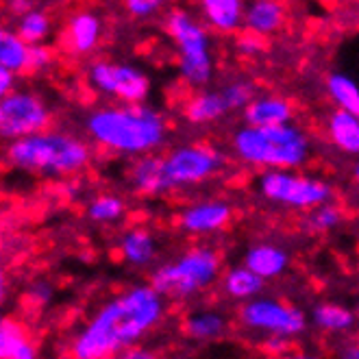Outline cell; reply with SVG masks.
<instances>
[{
    "mask_svg": "<svg viewBox=\"0 0 359 359\" xmlns=\"http://www.w3.org/2000/svg\"><path fill=\"white\" fill-rule=\"evenodd\" d=\"M168 301L151 285L135 283L102 301L72 335L70 359H114L137 346L165 318Z\"/></svg>",
    "mask_w": 359,
    "mask_h": 359,
    "instance_id": "cell-1",
    "label": "cell"
},
{
    "mask_svg": "<svg viewBox=\"0 0 359 359\" xmlns=\"http://www.w3.org/2000/svg\"><path fill=\"white\" fill-rule=\"evenodd\" d=\"M83 129L96 149L137 159L157 155V151L163 149L170 135V122L153 104L111 102L88 111Z\"/></svg>",
    "mask_w": 359,
    "mask_h": 359,
    "instance_id": "cell-2",
    "label": "cell"
},
{
    "mask_svg": "<svg viewBox=\"0 0 359 359\" xmlns=\"http://www.w3.org/2000/svg\"><path fill=\"white\" fill-rule=\"evenodd\" d=\"M3 157L11 170L44 179H68L86 170L94 151L88 140L63 129H50L7 142Z\"/></svg>",
    "mask_w": 359,
    "mask_h": 359,
    "instance_id": "cell-3",
    "label": "cell"
},
{
    "mask_svg": "<svg viewBox=\"0 0 359 359\" xmlns=\"http://www.w3.org/2000/svg\"><path fill=\"white\" fill-rule=\"evenodd\" d=\"M231 151L238 161L262 172L299 170L311 159V137L294 122L270 129L242 124L231 135Z\"/></svg>",
    "mask_w": 359,
    "mask_h": 359,
    "instance_id": "cell-4",
    "label": "cell"
},
{
    "mask_svg": "<svg viewBox=\"0 0 359 359\" xmlns=\"http://www.w3.org/2000/svg\"><path fill=\"white\" fill-rule=\"evenodd\" d=\"M163 31L175 44L181 81L194 92L207 90L216 74V59L205 22L189 9L172 7L163 15Z\"/></svg>",
    "mask_w": 359,
    "mask_h": 359,
    "instance_id": "cell-5",
    "label": "cell"
},
{
    "mask_svg": "<svg viewBox=\"0 0 359 359\" xmlns=\"http://www.w3.org/2000/svg\"><path fill=\"white\" fill-rule=\"evenodd\" d=\"M222 255L209 244L185 248L172 262L151 270L149 283L165 301H187L205 294L222 279Z\"/></svg>",
    "mask_w": 359,
    "mask_h": 359,
    "instance_id": "cell-6",
    "label": "cell"
},
{
    "mask_svg": "<svg viewBox=\"0 0 359 359\" xmlns=\"http://www.w3.org/2000/svg\"><path fill=\"white\" fill-rule=\"evenodd\" d=\"M255 189L270 205L292 211H305V214L325 203H331L335 194L333 185L327 179L299 170L259 172V177L255 179Z\"/></svg>",
    "mask_w": 359,
    "mask_h": 359,
    "instance_id": "cell-7",
    "label": "cell"
},
{
    "mask_svg": "<svg viewBox=\"0 0 359 359\" xmlns=\"http://www.w3.org/2000/svg\"><path fill=\"white\" fill-rule=\"evenodd\" d=\"M238 323L244 331L268 337L294 340L307 331V313L277 297H257L238 307Z\"/></svg>",
    "mask_w": 359,
    "mask_h": 359,
    "instance_id": "cell-8",
    "label": "cell"
},
{
    "mask_svg": "<svg viewBox=\"0 0 359 359\" xmlns=\"http://www.w3.org/2000/svg\"><path fill=\"white\" fill-rule=\"evenodd\" d=\"M86 83L92 92L120 104H142L153 92L151 76L129 61L96 59L86 70Z\"/></svg>",
    "mask_w": 359,
    "mask_h": 359,
    "instance_id": "cell-9",
    "label": "cell"
},
{
    "mask_svg": "<svg viewBox=\"0 0 359 359\" xmlns=\"http://www.w3.org/2000/svg\"><path fill=\"white\" fill-rule=\"evenodd\" d=\"M165 175L170 181L172 192L175 189L196 187L224 170L226 157L216 149V146L205 142L179 144L163 155Z\"/></svg>",
    "mask_w": 359,
    "mask_h": 359,
    "instance_id": "cell-10",
    "label": "cell"
},
{
    "mask_svg": "<svg viewBox=\"0 0 359 359\" xmlns=\"http://www.w3.org/2000/svg\"><path fill=\"white\" fill-rule=\"evenodd\" d=\"M53 129L50 104L33 90H15L0 98V135L7 142Z\"/></svg>",
    "mask_w": 359,
    "mask_h": 359,
    "instance_id": "cell-11",
    "label": "cell"
},
{
    "mask_svg": "<svg viewBox=\"0 0 359 359\" xmlns=\"http://www.w3.org/2000/svg\"><path fill=\"white\" fill-rule=\"evenodd\" d=\"M233 222V207L224 198H201L177 214V226L185 236H216Z\"/></svg>",
    "mask_w": 359,
    "mask_h": 359,
    "instance_id": "cell-12",
    "label": "cell"
},
{
    "mask_svg": "<svg viewBox=\"0 0 359 359\" xmlns=\"http://www.w3.org/2000/svg\"><path fill=\"white\" fill-rule=\"evenodd\" d=\"M102 18L94 9H76L61 29V46L74 57L92 55L102 39Z\"/></svg>",
    "mask_w": 359,
    "mask_h": 359,
    "instance_id": "cell-13",
    "label": "cell"
},
{
    "mask_svg": "<svg viewBox=\"0 0 359 359\" xmlns=\"http://www.w3.org/2000/svg\"><path fill=\"white\" fill-rule=\"evenodd\" d=\"M126 181L131 189L140 196H165L172 192L170 181L165 175V161L163 155H144L137 159H131L126 168Z\"/></svg>",
    "mask_w": 359,
    "mask_h": 359,
    "instance_id": "cell-14",
    "label": "cell"
},
{
    "mask_svg": "<svg viewBox=\"0 0 359 359\" xmlns=\"http://www.w3.org/2000/svg\"><path fill=\"white\" fill-rule=\"evenodd\" d=\"M159 255V242L149 226H129L118 240V257L122 264L135 270L151 268Z\"/></svg>",
    "mask_w": 359,
    "mask_h": 359,
    "instance_id": "cell-15",
    "label": "cell"
},
{
    "mask_svg": "<svg viewBox=\"0 0 359 359\" xmlns=\"http://www.w3.org/2000/svg\"><path fill=\"white\" fill-rule=\"evenodd\" d=\"M242 264L257 274L264 281L279 279L287 272L292 264L290 250L277 242H257L244 250Z\"/></svg>",
    "mask_w": 359,
    "mask_h": 359,
    "instance_id": "cell-16",
    "label": "cell"
},
{
    "mask_svg": "<svg viewBox=\"0 0 359 359\" xmlns=\"http://www.w3.org/2000/svg\"><path fill=\"white\" fill-rule=\"evenodd\" d=\"M246 126L270 129V126H283L294 122V104L279 94H259L248 107L242 111Z\"/></svg>",
    "mask_w": 359,
    "mask_h": 359,
    "instance_id": "cell-17",
    "label": "cell"
},
{
    "mask_svg": "<svg viewBox=\"0 0 359 359\" xmlns=\"http://www.w3.org/2000/svg\"><path fill=\"white\" fill-rule=\"evenodd\" d=\"M198 9L209 31L220 35H240L244 31L246 3L242 0H203Z\"/></svg>",
    "mask_w": 359,
    "mask_h": 359,
    "instance_id": "cell-18",
    "label": "cell"
},
{
    "mask_svg": "<svg viewBox=\"0 0 359 359\" xmlns=\"http://www.w3.org/2000/svg\"><path fill=\"white\" fill-rule=\"evenodd\" d=\"M287 22V9L279 0H252L246 5L244 31L262 39L279 33Z\"/></svg>",
    "mask_w": 359,
    "mask_h": 359,
    "instance_id": "cell-19",
    "label": "cell"
},
{
    "mask_svg": "<svg viewBox=\"0 0 359 359\" xmlns=\"http://www.w3.org/2000/svg\"><path fill=\"white\" fill-rule=\"evenodd\" d=\"M231 114L229 104L222 96V90H198L189 96L183 104V118L185 122L194 126L216 124Z\"/></svg>",
    "mask_w": 359,
    "mask_h": 359,
    "instance_id": "cell-20",
    "label": "cell"
},
{
    "mask_svg": "<svg viewBox=\"0 0 359 359\" xmlns=\"http://www.w3.org/2000/svg\"><path fill=\"white\" fill-rule=\"evenodd\" d=\"M357 311L337 301H318L309 309V323L313 329L329 335H346L357 327Z\"/></svg>",
    "mask_w": 359,
    "mask_h": 359,
    "instance_id": "cell-21",
    "label": "cell"
},
{
    "mask_svg": "<svg viewBox=\"0 0 359 359\" xmlns=\"http://www.w3.org/2000/svg\"><path fill=\"white\" fill-rule=\"evenodd\" d=\"M325 135L337 153L359 159V116L333 109L325 120Z\"/></svg>",
    "mask_w": 359,
    "mask_h": 359,
    "instance_id": "cell-22",
    "label": "cell"
},
{
    "mask_svg": "<svg viewBox=\"0 0 359 359\" xmlns=\"http://www.w3.org/2000/svg\"><path fill=\"white\" fill-rule=\"evenodd\" d=\"M229 333V318L220 309H196L185 316L183 320V335L187 340L209 344L218 342Z\"/></svg>",
    "mask_w": 359,
    "mask_h": 359,
    "instance_id": "cell-23",
    "label": "cell"
},
{
    "mask_svg": "<svg viewBox=\"0 0 359 359\" xmlns=\"http://www.w3.org/2000/svg\"><path fill=\"white\" fill-rule=\"evenodd\" d=\"M264 287H266V281L259 279L257 274L248 270L244 264L231 266L229 270H224L220 279V292L229 301L240 303V305L262 297Z\"/></svg>",
    "mask_w": 359,
    "mask_h": 359,
    "instance_id": "cell-24",
    "label": "cell"
},
{
    "mask_svg": "<svg viewBox=\"0 0 359 359\" xmlns=\"http://www.w3.org/2000/svg\"><path fill=\"white\" fill-rule=\"evenodd\" d=\"M0 359H39L31 331L15 318H3L0 323Z\"/></svg>",
    "mask_w": 359,
    "mask_h": 359,
    "instance_id": "cell-25",
    "label": "cell"
},
{
    "mask_svg": "<svg viewBox=\"0 0 359 359\" xmlns=\"http://www.w3.org/2000/svg\"><path fill=\"white\" fill-rule=\"evenodd\" d=\"M13 31L22 37L29 46H46V39L53 35V18L46 9L29 7L15 15Z\"/></svg>",
    "mask_w": 359,
    "mask_h": 359,
    "instance_id": "cell-26",
    "label": "cell"
},
{
    "mask_svg": "<svg viewBox=\"0 0 359 359\" xmlns=\"http://www.w3.org/2000/svg\"><path fill=\"white\" fill-rule=\"evenodd\" d=\"M325 90L335 109L359 116V83L351 74L342 70L329 72L325 79Z\"/></svg>",
    "mask_w": 359,
    "mask_h": 359,
    "instance_id": "cell-27",
    "label": "cell"
},
{
    "mask_svg": "<svg viewBox=\"0 0 359 359\" xmlns=\"http://www.w3.org/2000/svg\"><path fill=\"white\" fill-rule=\"evenodd\" d=\"M31 46L13 29L0 31V68L13 74H27Z\"/></svg>",
    "mask_w": 359,
    "mask_h": 359,
    "instance_id": "cell-28",
    "label": "cell"
},
{
    "mask_svg": "<svg viewBox=\"0 0 359 359\" xmlns=\"http://www.w3.org/2000/svg\"><path fill=\"white\" fill-rule=\"evenodd\" d=\"M86 216L94 224H118L126 216V201L111 192L98 194L88 203Z\"/></svg>",
    "mask_w": 359,
    "mask_h": 359,
    "instance_id": "cell-29",
    "label": "cell"
},
{
    "mask_svg": "<svg viewBox=\"0 0 359 359\" xmlns=\"http://www.w3.org/2000/svg\"><path fill=\"white\" fill-rule=\"evenodd\" d=\"M342 222H344L342 207L331 201V203H325L320 207L307 211L305 218H303V229L311 236H327L340 226Z\"/></svg>",
    "mask_w": 359,
    "mask_h": 359,
    "instance_id": "cell-30",
    "label": "cell"
},
{
    "mask_svg": "<svg viewBox=\"0 0 359 359\" xmlns=\"http://www.w3.org/2000/svg\"><path fill=\"white\" fill-rule=\"evenodd\" d=\"M220 90H222V96H224V100L229 104L231 114H233V111H244L248 104L259 96L255 83L248 81V79L229 81V83H224Z\"/></svg>",
    "mask_w": 359,
    "mask_h": 359,
    "instance_id": "cell-31",
    "label": "cell"
},
{
    "mask_svg": "<svg viewBox=\"0 0 359 359\" xmlns=\"http://www.w3.org/2000/svg\"><path fill=\"white\" fill-rule=\"evenodd\" d=\"M124 9L133 20H151L163 9V3L161 0H126Z\"/></svg>",
    "mask_w": 359,
    "mask_h": 359,
    "instance_id": "cell-32",
    "label": "cell"
},
{
    "mask_svg": "<svg viewBox=\"0 0 359 359\" xmlns=\"http://www.w3.org/2000/svg\"><path fill=\"white\" fill-rule=\"evenodd\" d=\"M55 63V55L48 46H31V55H29V66H27V74H41L50 70V66Z\"/></svg>",
    "mask_w": 359,
    "mask_h": 359,
    "instance_id": "cell-33",
    "label": "cell"
},
{
    "mask_svg": "<svg viewBox=\"0 0 359 359\" xmlns=\"http://www.w3.org/2000/svg\"><path fill=\"white\" fill-rule=\"evenodd\" d=\"M236 50L238 55H242L244 59H255L257 55H262L266 50V41L257 35L252 33H246L242 31L238 37H236Z\"/></svg>",
    "mask_w": 359,
    "mask_h": 359,
    "instance_id": "cell-34",
    "label": "cell"
},
{
    "mask_svg": "<svg viewBox=\"0 0 359 359\" xmlns=\"http://www.w3.org/2000/svg\"><path fill=\"white\" fill-rule=\"evenodd\" d=\"M53 294H55V287H53V283L46 281V279H37V281H33V283L27 287V299H29V303L35 305V307H44V305H48V303L53 301Z\"/></svg>",
    "mask_w": 359,
    "mask_h": 359,
    "instance_id": "cell-35",
    "label": "cell"
},
{
    "mask_svg": "<svg viewBox=\"0 0 359 359\" xmlns=\"http://www.w3.org/2000/svg\"><path fill=\"white\" fill-rule=\"evenodd\" d=\"M114 359H159V355H157V351L151 348V346L137 344V346H131V348H124V351L118 353Z\"/></svg>",
    "mask_w": 359,
    "mask_h": 359,
    "instance_id": "cell-36",
    "label": "cell"
},
{
    "mask_svg": "<svg viewBox=\"0 0 359 359\" xmlns=\"http://www.w3.org/2000/svg\"><path fill=\"white\" fill-rule=\"evenodd\" d=\"M262 346L268 355L277 357V359H281L290 353V340H283V337H268V340L262 342Z\"/></svg>",
    "mask_w": 359,
    "mask_h": 359,
    "instance_id": "cell-37",
    "label": "cell"
},
{
    "mask_svg": "<svg viewBox=\"0 0 359 359\" xmlns=\"http://www.w3.org/2000/svg\"><path fill=\"white\" fill-rule=\"evenodd\" d=\"M333 359H359V337L344 340L340 346L335 348V357Z\"/></svg>",
    "mask_w": 359,
    "mask_h": 359,
    "instance_id": "cell-38",
    "label": "cell"
},
{
    "mask_svg": "<svg viewBox=\"0 0 359 359\" xmlns=\"http://www.w3.org/2000/svg\"><path fill=\"white\" fill-rule=\"evenodd\" d=\"M15 76L13 72L5 70V68H0V98H5L9 94H13L18 88H15Z\"/></svg>",
    "mask_w": 359,
    "mask_h": 359,
    "instance_id": "cell-39",
    "label": "cell"
},
{
    "mask_svg": "<svg viewBox=\"0 0 359 359\" xmlns=\"http://www.w3.org/2000/svg\"><path fill=\"white\" fill-rule=\"evenodd\" d=\"M281 359H318L313 353H307V351H290L285 357Z\"/></svg>",
    "mask_w": 359,
    "mask_h": 359,
    "instance_id": "cell-40",
    "label": "cell"
},
{
    "mask_svg": "<svg viewBox=\"0 0 359 359\" xmlns=\"http://www.w3.org/2000/svg\"><path fill=\"white\" fill-rule=\"evenodd\" d=\"M353 181L359 185V159L355 161V165H353Z\"/></svg>",
    "mask_w": 359,
    "mask_h": 359,
    "instance_id": "cell-41",
    "label": "cell"
},
{
    "mask_svg": "<svg viewBox=\"0 0 359 359\" xmlns=\"http://www.w3.org/2000/svg\"><path fill=\"white\" fill-rule=\"evenodd\" d=\"M355 311L359 316V290H357V297H355Z\"/></svg>",
    "mask_w": 359,
    "mask_h": 359,
    "instance_id": "cell-42",
    "label": "cell"
}]
</instances>
